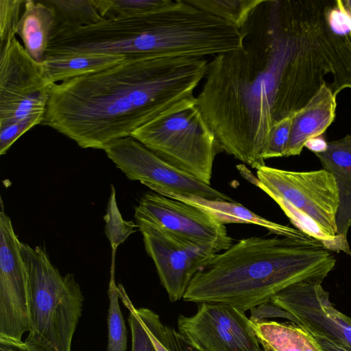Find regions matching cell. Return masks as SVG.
<instances>
[{"instance_id": "obj_30", "label": "cell", "mask_w": 351, "mask_h": 351, "mask_svg": "<svg viewBox=\"0 0 351 351\" xmlns=\"http://www.w3.org/2000/svg\"><path fill=\"white\" fill-rule=\"evenodd\" d=\"M43 121L39 118H30L0 125V154H5L18 138L33 127L42 124Z\"/></svg>"}, {"instance_id": "obj_34", "label": "cell", "mask_w": 351, "mask_h": 351, "mask_svg": "<svg viewBox=\"0 0 351 351\" xmlns=\"http://www.w3.org/2000/svg\"><path fill=\"white\" fill-rule=\"evenodd\" d=\"M303 328V327H302ZM305 329V328H304ZM317 342L322 351H350L347 348L335 343L327 338L306 330Z\"/></svg>"}, {"instance_id": "obj_13", "label": "cell", "mask_w": 351, "mask_h": 351, "mask_svg": "<svg viewBox=\"0 0 351 351\" xmlns=\"http://www.w3.org/2000/svg\"><path fill=\"white\" fill-rule=\"evenodd\" d=\"M135 212L173 234L208 247L216 254L233 243L223 223L208 212L152 191L141 198Z\"/></svg>"}, {"instance_id": "obj_26", "label": "cell", "mask_w": 351, "mask_h": 351, "mask_svg": "<svg viewBox=\"0 0 351 351\" xmlns=\"http://www.w3.org/2000/svg\"><path fill=\"white\" fill-rule=\"evenodd\" d=\"M157 351H175L169 326L164 325L158 314L147 308H135Z\"/></svg>"}, {"instance_id": "obj_15", "label": "cell", "mask_w": 351, "mask_h": 351, "mask_svg": "<svg viewBox=\"0 0 351 351\" xmlns=\"http://www.w3.org/2000/svg\"><path fill=\"white\" fill-rule=\"evenodd\" d=\"M336 97L330 85L325 83L294 114L286 157L299 156L307 141L323 135L335 118Z\"/></svg>"}, {"instance_id": "obj_5", "label": "cell", "mask_w": 351, "mask_h": 351, "mask_svg": "<svg viewBox=\"0 0 351 351\" xmlns=\"http://www.w3.org/2000/svg\"><path fill=\"white\" fill-rule=\"evenodd\" d=\"M237 167L278 204L296 229L331 252L351 255L347 238L337 234L339 193L330 173L324 169L293 171L265 165L257 169L254 178L244 165Z\"/></svg>"}, {"instance_id": "obj_28", "label": "cell", "mask_w": 351, "mask_h": 351, "mask_svg": "<svg viewBox=\"0 0 351 351\" xmlns=\"http://www.w3.org/2000/svg\"><path fill=\"white\" fill-rule=\"evenodd\" d=\"M293 117V115L284 118L272 127L263 152L264 160L285 156L291 134Z\"/></svg>"}, {"instance_id": "obj_29", "label": "cell", "mask_w": 351, "mask_h": 351, "mask_svg": "<svg viewBox=\"0 0 351 351\" xmlns=\"http://www.w3.org/2000/svg\"><path fill=\"white\" fill-rule=\"evenodd\" d=\"M25 1L0 0V47L16 34L20 11Z\"/></svg>"}, {"instance_id": "obj_1", "label": "cell", "mask_w": 351, "mask_h": 351, "mask_svg": "<svg viewBox=\"0 0 351 351\" xmlns=\"http://www.w3.org/2000/svg\"><path fill=\"white\" fill-rule=\"evenodd\" d=\"M295 0H264L241 48L208 62L196 106L223 152L256 170L272 127L301 109L293 52Z\"/></svg>"}, {"instance_id": "obj_31", "label": "cell", "mask_w": 351, "mask_h": 351, "mask_svg": "<svg viewBox=\"0 0 351 351\" xmlns=\"http://www.w3.org/2000/svg\"><path fill=\"white\" fill-rule=\"evenodd\" d=\"M326 21L332 31L339 36H349L351 18L346 10L342 0L328 1L325 11Z\"/></svg>"}, {"instance_id": "obj_32", "label": "cell", "mask_w": 351, "mask_h": 351, "mask_svg": "<svg viewBox=\"0 0 351 351\" xmlns=\"http://www.w3.org/2000/svg\"><path fill=\"white\" fill-rule=\"evenodd\" d=\"M0 351H56L49 344L27 336L25 341L0 339Z\"/></svg>"}, {"instance_id": "obj_19", "label": "cell", "mask_w": 351, "mask_h": 351, "mask_svg": "<svg viewBox=\"0 0 351 351\" xmlns=\"http://www.w3.org/2000/svg\"><path fill=\"white\" fill-rule=\"evenodd\" d=\"M125 56L83 53L46 57L41 62L43 77L49 86L93 74L121 63Z\"/></svg>"}, {"instance_id": "obj_23", "label": "cell", "mask_w": 351, "mask_h": 351, "mask_svg": "<svg viewBox=\"0 0 351 351\" xmlns=\"http://www.w3.org/2000/svg\"><path fill=\"white\" fill-rule=\"evenodd\" d=\"M115 251H112L110 277L108 289L109 308L108 313V351H126L127 330L121 313L118 287L115 283Z\"/></svg>"}, {"instance_id": "obj_14", "label": "cell", "mask_w": 351, "mask_h": 351, "mask_svg": "<svg viewBox=\"0 0 351 351\" xmlns=\"http://www.w3.org/2000/svg\"><path fill=\"white\" fill-rule=\"evenodd\" d=\"M268 302L293 315L298 326L351 351V318L332 305L322 284H294Z\"/></svg>"}, {"instance_id": "obj_18", "label": "cell", "mask_w": 351, "mask_h": 351, "mask_svg": "<svg viewBox=\"0 0 351 351\" xmlns=\"http://www.w3.org/2000/svg\"><path fill=\"white\" fill-rule=\"evenodd\" d=\"M16 29L27 53L41 62L46 57L55 28L53 9L43 1L26 0Z\"/></svg>"}, {"instance_id": "obj_21", "label": "cell", "mask_w": 351, "mask_h": 351, "mask_svg": "<svg viewBox=\"0 0 351 351\" xmlns=\"http://www.w3.org/2000/svg\"><path fill=\"white\" fill-rule=\"evenodd\" d=\"M55 14L56 27L85 26L99 23L102 17L93 0H45Z\"/></svg>"}, {"instance_id": "obj_9", "label": "cell", "mask_w": 351, "mask_h": 351, "mask_svg": "<svg viewBox=\"0 0 351 351\" xmlns=\"http://www.w3.org/2000/svg\"><path fill=\"white\" fill-rule=\"evenodd\" d=\"M104 150L129 180L140 181L155 193L233 201L210 185L172 166L132 136L114 140Z\"/></svg>"}, {"instance_id": "obj_12", "label": "cell", "mask_w": 351, "mask_h": 351, "mask_svg": "<svg viewBox=\"0 0 351 351\" xmlns=\"http://www.w3.org/2000/svg\"><path fill=\"white\" fill-rule=\"evenodd\" d=\"M178 328L202 351H263L250 318L229 304L200 303L195 315L178 317Z\"/></svg>"}, {"instance_id": "obj_11", "label": "cell", "mask_w": 351, "mask_h": 351, "mask_svg": "<svg viewBox=\"0 0 351 351\" xmlns=\"http://www.w3.org/2000/svg\"><path fill=\"white\" fill-rule=\"evenodd\" d=\"M0 204V339L21 341L31 330L28 274L2 197Z\"/></svg>"}, {"instance_id": "obj_10", "label": "cell", "mask_w": 351, "mask_h": 351, "mask_svg": "<svg viewBox=\"0 0 351 351\" xmlns=\"http://www.w3.org/2000/svg\"><path fill=\"white\" fill-rule=\"evenodd\" d=\"M145 251L153 260L160 282L171 302L183 295L193 276L216 254L192 243L135 212Z\"/></svg>"}, {"instance_id": "obj_20", "label": "cell", "mask_w": 351, "mask_h": 351, "mask_svg": "<svg viewBox=\"0 0 351 351\" xmlns=\"http://www.w3.org/2000/svg\"><path fill=\"white\" fill-rule=\"evenodd\" d=\"M263 351H322L310 333L294 323L252 322Z\"/></svg>"}, {"instance_id": "obj_25", "label": "cell", "mask_w": 351, "mask_h": 351, "mask_svg": "<svg viewBox=\"0 0 351 351\" xmlns=\"http://www.w3.org/2000/svg\"><path fill=\"white\" fill-rule=\"evenodd\" d=\"M104 219L106 221L105 234L110 241L112 250H117L120 244L136 232L134 228L137 227L136 224L125 221L122 217L117 206L116 191L113 185H111V193Z\"/></svg>"}, {"instance_id": "obj_17", "label": "cell", "mask_w": 351, "mask_h": 351, "mask_svg": "<svg viewBox=\"0 0 351 351\" xmlns=\"http://www.w3.org/2000/svg\"><path fill=\"white\" fill-rule=\"evenodd\" d=\"M158 194L201 208L213 215L224 225L226 223L254 224L261 226L276 235L290 237L307 236L296 228L275 223L261 217L234 201L213 200L195 196L185 197L167 192Z\"/></svg>"}, {"instance_id": "obj_8", "label": "cell", "mask_w": 351, "mask_h": 351, "mask_svg": "<svg viewBox=\"0 0 351 351\" xmlns=\"http://www.w3.org/2000/svg\"><path fill=\"white\" fill-rule=\"evenodd\" d=\"M51 87L40 62L27 53L16 36L0 47V125L30 118L44 120Z\"/></svg>"}, {"instance_id": "obj_35", "label": "cell", "mask_w": 351, "mask_h": 351, "mask_svg": "<svg viewBox=\"0 0 351 351\" xmlns=\"http://www.w3.org/2000/svg\"><path fill=\"white\" fill-rule=\"evenodd\" d=\"M327 143L322 135L312 138L306 141L304 147H307L314 154L324 152L327 147Z\"/></svg>"}, {"instance_id": "obj_2", "label": "cell", "mask_w": 351, "mask_h": 351, "mask_svg": "<svg viewBox=\"0 0 351 351\" xmlns=\"http://www.w3.org/2000/svg\"><path fill=\"white\" fill-rule=\"evenodd\" d=\"M208 64L204 57L127 56L107 69L52 85L42 125L82 148L104 150L195 100Z\"/></svg>"}, {"instance_id": "obj_24", "label": "cell", "mask_w": 351, "mask_h": 351, "mask_svg": "<svg viewBox=\"0 0 351 351\" xmlns=\"http://www.w3.org/2000/svg\"><path fill=\"white\" fill-rule=\"evenodd\" d=\"M105 19L127 17L149 13L169 5L171 0H93Z\"/></svg>"}, {"instance_id": "obj_33", "label": "cell", "mask_w": 351, "mask_h": 351, "mask_svg": "<svg viewBox=\"0 0 351 351\" xmlns=\"http://www.w3.org/2000/svg\"><path fill=\"white\" fill-rule=\"evenodd\" d=\"M169 332L175 351H202L174 328L169 327Z\"/></svg>"}, {"instance_id": "obj_6", "label": "cell", "mask_w": 351, "mask_h": 351, "mask_svg": "<svg viewBox=\"0 0 351 351\" xmlns=\"http://www.w3.org/2000/svg\"><path fill=\"white\" fill-rule=\"evenodd\" d=\"M21 250L28 274V337L47 343L56 351H71L84 302L78 282L71 274L61 275L45 247L21 242Z\"/></svg>"}, {"instance_id": "obj_3", "label": "cell", "mask_w": 351, "mask_h": 351, "mask_svg": "<svg viewBox=\"0 0 351 351\" xmlns=\"http://www.w3.org/2000/svg\"><path fill=\"white\" fill-rule=\"evenodd\" d=\"M335 264L332 252L308 236L250 237L213 256L193 276L182 298L245 312L292 285L322 284Z\"/></svg>"}, {"instance_id": "obj_27", "label": "cell", "mask_w": 351, "mask_h": 351, "mask_svg": "<svg viewBox=\"0 0 351 351\" xmlns=\"http://www.w3.org/2000/svg\"><path fill=\"white\" fill-rule=\"evenodd\" d=\"M117 287L119 297L130 311L128 323L132 332V351H157L124 287L121 284Z\"/></svg>"}, {"instance_id": "obj_4", "label": "cell", "mask_w": 351, "mask_h": 351, "mask_svg": "<svg viewBox=\"0 0 351 351\" xmlns=\"http://www.w3.org/2000/svg\"><path fill=\"white\" fill-rule=\"evenodd\" d=\"M80 41L87 53L205 58L241 48L243 35L186 0H171L149 13L84 26Z\"/></svg>"}, {"instance_id": "obj_37", "label": "cell", "mask_w": 351, "mask_h": 351, "mask_svg": "<svg viewBox=\"0 0 351 351\" xmlns=\"http://www.w3.org/2000/svg\"><path fill=\"white\" fill-rule=\"evenodd\" d=\"M350 228H351V226H350Z\"/></svg>"}, {"instance_id": "obj_16", "label": "cell", "mask_w": 351, "mask_h": 351, "mask_svg": "<svg viewBox=\"0 0 351 351\" xmlns=\"http://www.w3.org/2000/svg\"><path fill=\"white\" fill-rule=\"evenodd\" d=\"M315 154L335 180L339 201L336 217L337 234L347 238L351 226V133L328 142L324 152Z\"/></svg>"}, {"instance_id": "obj_7", "label": "cell", "mask_w": 351, "mask_h": 351, "mask_svg": "<svg viewBox=\"0 0 351 351\" xmlns=\"http://www.w3.org/2000/svg\"><path fill=\"white\" fill-rule=\"evenodd\" d=\"M130 136L172 166L210 185L215 158L223 150L196 99L145 123Z\"/></svg>"}, {"instance_id": "obj_36", "label": "cell", "mask_w": 351, "mask_h": 351, "mask_svg": "<svg viewBox=\"0 0 351 351\" xmlns=\"http://www.w3.org/2000/svg\"><path fill=\"white\" fill-rule=\"evenodd\" d=\"M342 3L346 10L351 18V0H342ZM350 37L351 38V32L350 34Z\"/></svg>"}, {"instance_id": "obj_22", "label": "cell", "mask_w": 351, "mask_h": 351, "mask_svg": "<svg viewBox=\"0 0 351 351\" xmlns=\"http://www.w3.org/2000/svg\"><path fill=\"white\" fill-rule=\"evenodd\" d=\"M189 4L241 29L264 0H186Z\"/></svg>"}]
</instances>
